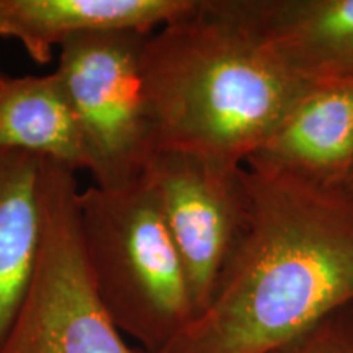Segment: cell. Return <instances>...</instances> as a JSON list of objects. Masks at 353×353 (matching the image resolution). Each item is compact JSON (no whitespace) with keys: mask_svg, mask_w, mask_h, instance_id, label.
I'll return each mask as SVG.
<instances>
[{"mask_svg":"<svg viewBox=\"0 0 353 353\" xmlns=\"http://www.w3.org/2000/svg\"><path fill=\"white\" fill-rule=\"evenodd\" d=\"M0 151L28 152L88 172L85 141L56 72L0 83Z\"/></svg>","mask_w":353,"mask_h":353,"instance_id":"8fae6325","label":"cell"},{"mask_svg":"<svg viewBox=\"0 0 353 353\" xmlns=\"http://www.w3.org/2000/svg\"><path fill=\"white\" fill-rule=\"evenodd\" d=\"M76 172L43 162V239L34 275L0 353H145L97 294L82 249Z\"/></svg>","mask_w":353,"mask_h":353,"instance_id":"277c9868","label":"cell"},{"mask_svg":"<svg viewBox=\"0 0 353 353\" xmlns=\"http://www.w3.org/2000/svg\"><path fill=\"white\" fill-rule=\"evenodd\" d=\"M3 79H6V77H2V74H0V83H2Z\"/></svg>","mask_w":353,"mask_h":353,"instance_id":"5bb4252c","label":"cell"},{"mask_svg":"<svg viewBox=\"0 0 353 353\" xmlns=\"http://www.w3.org/2000/svg\"><path fill=\"white\" fill-rule=\"evenodd\" d=\"M141 176L156 198L183 263L195 316L200 314L244 231L242 165L156 149Z\"/></svg>","mask_w":353,"mask_h":353,"instance_id":"8992f818","label":"cell"},{"mask_svg":"<svg viewBox=\"0 0 353 353\" xmlns=\"http://www.w3.org/2000/svg\"><path fill=\"white\" fill-rule=\"evenodd\" d=\"M145 37L87 33L59 48L54 72L81 126L97 187L136 180L156 151L143 74Z\"/></svg>","mask_w":353,"mask_h":353,"instance_id":"5b68a950","label":"cell"},{"mask_svg":"<svg viewBox=\"0 0 353 353\" xmlns=\"http://www.w3.org/2000/svg\"><path fill=\"white\" fill-rule=\"evenodd\" d=\"M341 188L347 193L348 196L352 198V201H353V167H352L350 174H348V176H347V180H345V182H343V185H342Z\"/></svg>","mask_w":353,"mask_h":353,"instance_id":"4fadbf2b","label":"cell"},{"mask_svg":"<svg viewBox=\"0 0 353 353\" xmlns=\"http://www.w3.org/2000/svg\"><path fill=\"white\" fill-rule=\"evenodd\" d=\"M276 56L309 85L353 83V0H249Z\"/></svg>","mask_w":353,"mask_h":353,"instance_id":"ba28073f","label":"cell"},{"mask_svg":"<svg viewBox=\"0 0 353 353\" xmlns=\"http://www.w3.org/2000/svg\"><path fill=\"white\" fill-rule=\"evenodd\" d=\"M270 353H353V304Z\"/></svg>","mask_w":353,"mask_h":353,"instance_id":"7c38bea8","label":"cell"},{"mask_svg":"<svg viewBox=\"0 0 353 353\" xmlns=\"http://www.w3.org/2000/svg\"><path fill=\"white\" fill-rule=\"evenodd\" d=\"M196 0H0V37L15 39L38 65L68 39L99 32L149 34Z\"/></svg>","mask_w":353,"mask_h":353,"instance_id":"52a82bcc","label":"cell"},{"mask_svg":"<svg viewBox=\"0 0 353 353\" xmlns=\"http://www.w3.org/2000/svg\"><path fill=\"white\" fill-rule=\"evenodd\" d=\"M210 303L159 353H270L353 304V201L259 159Z\"/></svg>","mask_w":353,"mask_h":353,"instance_id":"6da1fadb","label":"cell"},{"mask_svg":"<svg viewBox=\"0 0 353 353\" xmlns=\"http://www.w3.org/2000/svg\"><path fill=\"white\" fill-rule=\"evenodd\" d=\"M43 157L0 151V348L23 304L43 239Z\"/></svg>","mask_w":353,"mask_h":353,"instance_id":"30bf717a","label":"cell"},{"mask_svg":"<svg viewBox=\"0 0 353 353\" xmlns=\"http://www.w3.org/2000/svg\"><path fill=\"white\" fill-rule=\"evenodd\" d=\"M145 95L156 149L242 165L312 90L268 46L249 0H196L149 33Z\"/></svg>","mask_w":353,"mask_h":353,"instance_id":"7a4b0ae2","label":"cell"},{"mask_svg":"<svg viewBox=\"0 0 353 353\" xmlns=\"http://www.w3.org/2000/svg\"><path fill=\"white\" fill-rule=\"evenodd\" d=\"M82 249L101 304L120 332L159 353L195 317L187 275L151 188L138 176L77 193Z\"/></svg>","mask_w":353,"mask_h":353,"instance_id":"3957f363","label":"cell"},{"mask_svg":"<svg viewBox=\"0 0 353 353\" xmlns=\"http://www.w3.org/2000/svg\"><path fill=\"white\" fill-rule=\"evenodd\" d=\"M252 159L309 182L341 188L353 167V83L309 90Z\"/></svg>","mask_w":353,"mask_h":353,"instance_id":"9c48e42d","label":"cell"}]
</instances>
